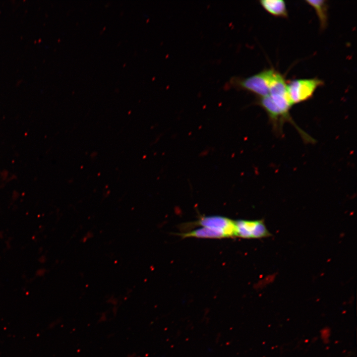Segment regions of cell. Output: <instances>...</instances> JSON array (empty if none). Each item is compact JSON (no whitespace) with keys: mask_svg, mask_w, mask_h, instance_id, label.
I'll list each match as a JSON object with an SVG mask.
<instances>
[{"mask_svg":"<svg viewBox=\"0 0 357 357\" xmlns=\"http://www.w3.org/2000/svg\"><path fill=\"white\" fill-rule=\"evenodd\" d=\"M324 84L318 78L296 79L287 82V92L293 105L306 101L313 97L316 90Z\"/></svg>","mask_w":357,"mask_h":357,"instance_id":"obj_2","label":"cell"},{"mask_svg":"<svg viewBox=\"0 0 357 357\" xmlns=\"http://www.w3.org/2000/svg\"><path fill=\"white\" fill-rule=\"evenodd\" d=\"M197 226L207 227L223 232L227 238L236 237L235 221L221 216H201L195 222L185 223L182 228L188 229Z\"/></svg>","mask_w":357,"mask_h":357,"instance_id":"obj_3","label":"cell"},{"mask_svg":"<svg viewBox=\"0 0 357 357\" xmlns=\"http://www.w3.org/2000/svg\"><path fill=\"white\" fill-rule=\"evenodd\" d=\"M275 70L273 68H265L247 77H233L228 84V86L248 91L257 97L266 96L269 94L270 84Z\"/></svg>","mask_w":357,"mask_h":357,"instance_id":"obj_1","label":"cell"},{"mask_svg":"<svg viewBox=\"0 0 357 357\" xmlns=\"http://www.w3.org/2000/svg\"><path fill=\"white\" fill-rule=\"evenodd\" d=\"M236 237L243 238H261L268 237L271 234L262 219L235 221Z\"/></svg>","mask_w":357,"mask_h":357,"instance_id":"obj_4","label":"cell"},{"mask_svg":"<svg viewBox=\"0 0 357 357\" xmlns=\"http://www.w3.org/2000/svg\"><path fill=\"white\" fill-rule=\"evenodd\" d=\"M259 3L271 15L281 18H287L288 16L286 4L284 0H261Z\"/></svg>","mask_w":357,"mask_h":357,"instance_id":"obj_5","label":"cell"},{"mask_svg":"<svg viewBox=\"0 0 357 357\" xmlns=\"http://www.w3.org/2000/svg\"><path fill=\"white\" fill-rule=\"evenodd\" d=\"M178 235L184 238L193 237L202 238H227L222 231L207 227H200L191 231H188L179 234Z\"/></svg>","mask_w":357,"mask_h":357,"instance_id":"obj_6","label":"cell"},{"mask_svg":"<svg viewBox=\"0 0 357 357\" xmlns=\"http://www.w3.org/2000/svg\"><path fill=\"white\" fill-rule=\"evenodd\" d=\"M305 1L314 9L319 20L320 28L322 30L325 29L328 21V5L327 0H307Z\"/></svg>","mask_w":357,"mask_h":357,"instance_id":"obj_7","label":"cell"}]
</instances>
